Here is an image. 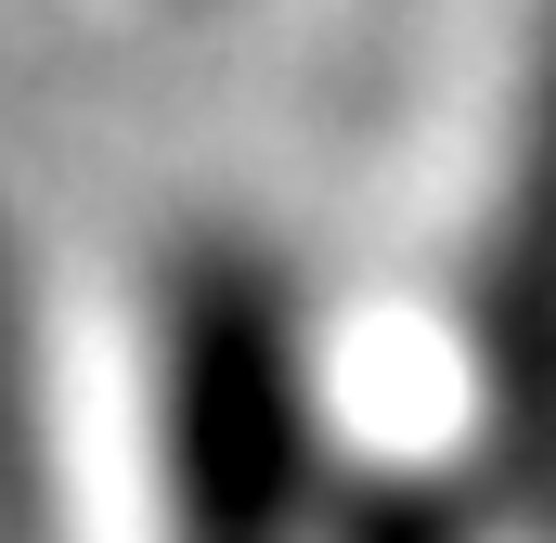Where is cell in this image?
<instances>
[{
  "label": "cell",
  "instance_id": "1",
  "mask_svg": "<svg viewBox=\"0 0 556 543\" xmlns=\"http://www.w3.org/2000/svg\"><path fill=\"white\" fill-rule=\"evenodd\" d=\"M168 466H181V543L311 531V363H298V298L260 247H194L168 285Z\"/></svg>",
  "mask_w": 556,
  "mask_h": 543
},
{
  "label": "cell",
  "instance_id": "2",
  "mask_svg": "<svg viewBox=\"0 0 556 543\" xmlns=\"http://www.w3.org/2000/svg\"><path fill=\"white\" fill-rule=\"evenodd\" d=\"M479 466L492 492L556 531V39L518 117V181H505V233L479 260Z\"/></svg>",
  "mask_w": 556,
  "mask_h": 543
}]
</instances>
